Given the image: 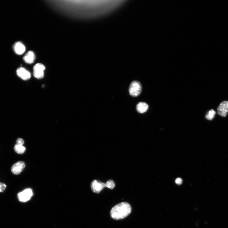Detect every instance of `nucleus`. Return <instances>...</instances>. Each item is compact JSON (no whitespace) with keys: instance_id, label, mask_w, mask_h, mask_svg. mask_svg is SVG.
Instances as JSON below:
<instances>
[{"instance_id":"obj_1","label":"nucleus","mask_w":228,"mask_h":228,"mask_svg":"<svg viewBox=\"0 0 228 228\" xmlns=\"http://www.w3.org/2000/svg\"><path fill=\"white\" fill-rule=\"evenodd\" d=\"M131 211V205L127 202H122L112 208L110 212V215L114 219H122L129 215Z\"/></svg>"},{"instance_id":"obj_2","label":"nucleus","mask_w":228,"mask_h":228,"mask_svg":"<svg viewBox=\"0 0 228 228\" xmlns=\"http://www.w3.org/2000/svg\"><path fill=\"white\" fill-rule=\"evenodd\" d=\"M142 87L141 83L138 81H133L130 84L129 88L130 95L133 97L139 96L141 93Z\"/></svg>"},{"instance_id":"obj_3","label":"nucleus","mask_w":228,"mask_h":228,"mask_svg":"<svg viewBox=\"0 0 228 228\" xmlns=\"http://www.w3.org/2000/svg\"><path fill=\"white\" fill-rule=\"evenodd\" d=\"M33 194L32 189L30 188H27L18 193V199L20 202H26L31 199Z\"/></svg>"},{"instance_id":"obj_4","label":"nucleus","mask_w":228,"mask_h":228,"mask_svg":"<svg viewBox=\"0 0 228 228\" xmlns=\"http://www.w3.org/2000/svg\"><path fill=\"white\" fill-rule=\"evenodd\" d=\"M45 67L43 64L37 63L33 67V75L35 77L38 79L43 78L44 76V71Z\"/></svg>"},{"instance_id":"obj_5","label":"nucleus","mask_w":228,"mask_h":228,"mask_svg":"<svg viewBox=\"0 0 228 228\" xmlns=\"http://www.w3.org/2000/svg\"><path fill=\"white\" fill-rule=\"evenodd\" d=\"M25 167V163L22 161H19L15 163L12 165L11 171L13 174L18 175L20 174Z\"/></svg>"},{"instance_id":"obj_6","label":"nucleus","mask_w":228,"mask_h":228,"mask_svg":"<svg viewBox=\"0 0 228 228\" xmlns=\"http://www.w3.org/2000/svg\"><path fill=\"white\" fill-rule=\"evenodd\" d=\"M105 187L106 183L96 180H93L91 183V189L94 193H99Z\"/></svg>"},{"instance_id":"obj_7","label":"nucleus","mask_w":228,"mask_h":228,"mask_svg":"<svg viewBox=\"0 0 228 228\" xmlns=\"http://www.w3.org/2000/svg\"><path fill=\"white\" fill-rule=\"evenodd\" d=\"M18 76L24 80H27L31 77V74L25 68L20 67L17 70Z\"/></svg>"},{"instance_id":"obj_8","label":"nucleus","mask_w":228,"mask_h":228,"mask_svg":"<svg viewBox=\"0 0 228 228\" xmlns=\"http://www.w3.org/2000/svg\"><path fill=\"white\" fill-rule=\"evenodd\" d=\"M217 112L221 116L226 117L228 112V101L222 102L217 108Z\"/></svg>"},{"instance_id":"obj_9","label":"nucleus","mask_w":228,"mask_h":228,"mask_svg":"<svg viewBox=\"0 0 228 228\" xmlns=\"http://www.w3.org/2000/svg\"><path fill=\"white\" fill-rule=\"evenodd\" d=\"M13 49L16 54L21 55L25 51L26 47L21 42H17L14 44Z\"/></svg>"},{"instance_id":"obj_10","label":"nucleus","mask_w":228,"mask_h":228,"mask_svg":"<svg viewBox=\"0 0 228 228\" xmlns=\"http://www.w3.org/2000/svg\"><path fill=\"white\" fill-rule=\"evenodd\" d=\"M35 58V55L34 53L32 51H29L24 57L23 59L26 63L32 64L34 62Z\"/></svg>"},{"instance_id":"obj_11","label":"nucleus","mask_w":228,"mask_h":228,"mask_svg":"<svg viewBox=\"0 0 228 228\" xmlns=\"http://www.w3.org/2000/svg\"><path fill=\"white\" fill-rule=\"evenodd\" d=\"M148 105L145 102H140L138 103L136 107L137 111L140 113L146 112L148 110Z\"/></svg>"},{"instance_id":"obj_12","label":"nucleus","mask_w":228,"mask_h":228,"mask_svg":"<svg viewBox=\"0 0 228 228\" xmlns=\"http://www.w3.org/2000/svg\"><path fill=\"white\" fill-rule=\"evenodd\" d=\"M14 149L16 153L19 154H22L26 151V148L23 145L16 144L15 145Z\"/></svg>"},{"instance_id":"obj_13","label":"nucleus","mask_w":228,"mask_h":228,"mask_svg":"<svg viewBox=\"0 0 228 228\" xmlns=\"http://www.w3.org/2000/svg\"><path fill=\"white\" fill-rule=\"evenodd\" d=\"M216 113V112L213 110H211L206 116V118L207 120L210 121L212 120L214 117Z\"/></svg>"},{"instance_id":"obj_14","label":"nucleus","mask_w":228,"mask_h":228,"mask_svg":"<svg viewBox=\"0 0 228 228\" xmlns=\"http://www.w3.org/2000/svg\"><path fill=\"white\" fill-rule=\"evenodd\" d=\"M106 187L112 190L114 189L115 186V183L112 180L108 181L106 183Z\"/></svg>"},{"instance_id":"obj_15","label":"nucleus","mask_w":228,"mask_h":228,"mask_svg":"<svg viewBox=\"0 0 228 228\" xmlns=\"http://www.w3.org/2000/svg\"><path fill=\"white\" fill-rule=\"evenodd\" d=\"M7 185L5 183L0 182V192L2 193L6 190Z\"/></svg>"},{"instance_id":"obj_16","label":"nucleus","mask_w":228,"mask_h":228,"mask_svg":"<svg viewBox=\"0 0 228 228\" xmlns=\"http://www.w3.org/2000/svg\"><path fill=\"white\" fill-rule=\"evenodd\" d=\"M24 143V141L23 139L21 138H18L16 140V144L19 145H23Z\"/></svg>"},{"instance_id":"obj_17","label":"nucleus","mask_w":228,"mask_h":228,"mask_svg":"<svg viewBox=\"0 0 228 228\" xmlns=\"http://www.w3.org/2000/svg\"><path fill=\"white\" fill-rule=\"evenodd\" d=\"M175 182L177 185H180L182 184V179L180 178H178L176 179Z\"/></svg>"}]
</instances>
